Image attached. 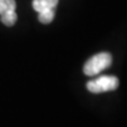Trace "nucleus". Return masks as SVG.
<instances>
[{
	"label": "nucleus",
	"instance_id": "nucleus-1",
	"mask_svg": "<svg viewBox=\"0 0 127 127\" xmlns=\"http://www.w3.org/2000/svg\"><path fill=\"white\" fill-rule=\"evenodd\" d=\"M112 64V55L107 52H101L93 55L84 65V73L88 77H94L108 68Z\"/></svg>",
	"mask_w": 127,
	"mask_h": 127
},
{
	"label": "nucleus",
	"instance_id": "nucleus-2",
	"mask_svg": "<svg viewBox=\"0 0 127 127\" xmlns=\"http://www.w3.org/2000/svg\"><path fill=\"white\" fill-rule=\"evenodd\" d=\"M86 87L91 93H94V94L105 93V92L117 90L119 87V80L114 75H101L94 80L88 81Z\"/></svg>",
	"mask_w": 127,
	"mask_h": 127
},
{
	"label": "nucleus",
	"instance_id": "nucleus-3",
	"mask_svg": "<svg viewBox=\"0 0 127 127\" xmlns=\"http://www.w3.org/2000/svg\"><path fill=\"white\" fill-rule=\"evenodd\" d=\"M58 2H59V0H33L32 6L35 12L41 13L45 11H53V9L55 11Z\"/></svg>",
	"mask_w": 127,
	"mask_h": 127
},
{
	"label": "nucleus",
	"instance_id": "nucleus-4",
	"mask_svg": "<svg viewBox=\"0 0 127 127\" xmlns=\"http://www.w3.org/2000/svg\"><path fill=\"white\" fill-rule=\"evenodd\" d=\"M1 21H2V24L4 25H6V26H13L14 24L17 23V19H18V17H17V13H15V11H7V12H5V13H2L1 15Z\"/></svg>",
	"mask_w": 127,
	"mask_h": 127
},
{
	"label": "nucleus",
	"instance_id": "nucleus-5",
	"mask_svg": "<svg viewBox=\"0 0 127 127\" xmlns=\"http://www.w3.org/2000/svg\"><path fill=\"white\" fill-rule=\"evenodd\" d=\"M15 0H0V15L7 11H15Z\"/></svg>",
	"mask_w": 127,
	"mask_h": 127
},
{
	"label": "nucleus",
	"instance_id": "nucleus-6",
	"mask_svg": "<svg viewBox=\"0 0 127 127\" xmlns=\"http://www.w3.org/2000/svg\"><path fill=\"white\" fill-rule=\"evenodd\" d=\"M39 14V21L41 24H50L54 20V15H55V11H45V12H41V13H38Z\"/></svg>",
	"mask_w": 127,
	"mask_h": 127
}]
</instances>
